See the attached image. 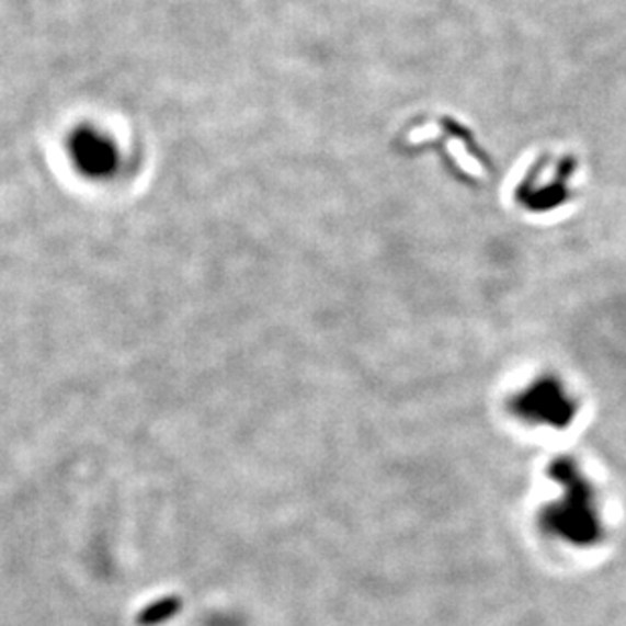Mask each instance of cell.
<instances>
[{
    "instance_id": "cell-1",
    "label": "cell",
    "mask_w": 626,
    "mask_h": 626,
    "mask_svg": "<svg viewBox=\"0 0 626 626\" xmlns=\"http://www.w3.org/2000/svg\"><path fill=\"white\" fill-rule=\"evenodd\" d=\"M547 475L558 482L560 493L539 513L547 537L572 547H592L604 537V513L596 482L573 458H560Z\"/></svg>"
},
{
    "instance_id": "cell-2",
    "label": "cell",
    "mask_w": 626,
    "mask_h": 626,
    "mask_svg": "<svg viewBox=\"0 0 626 626\" xmlns=\"http://www.w3.org/2000/svg\"><path fill=\"white\" fill-rule=\"evenodd\" d=\"M509 408L521 424L564 430L572 426L580 401L560 377L544 375L523 386L509 401Z\"/></svg>"
},
{
    "instance_id": "cell-3",
    "label": "cell",
    "mask_w": 626,
    "mask_h": 626,
    "mask_svg": "<svg viewBox=\"0 0 626 626\" xmlns=\"http://www.w3.org/2000/svg\"><path fill=\"white\" fill-rule=\"evenodd\" d=\"M67 152L76 171L88 179L106 181L121 169V148L106 133L92 126H81L71 133Z\"/></svg>"
},
{
    "instance_id": "cell-4",
    "label": "cell",
    "mask_w": 626,
    "mask_h": 626,
    "mask_svg": "<svg viewBox=\"0 0 626 626\" xmlns=\"http://www.w3.org/2000/svg\"><path fill=\"white\" fill-rule=\"evenodd\" d=\"M570 162L566 159H549L539 162L530 171V179L520 189L521 201L532 207V212H546L554 203L568 197Z\"/></svg>"
}]
</instances>
